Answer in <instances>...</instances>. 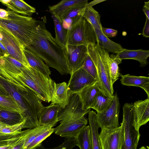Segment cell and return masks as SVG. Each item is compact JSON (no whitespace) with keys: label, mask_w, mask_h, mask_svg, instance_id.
Returning <instances> with one entry per match:
<instances>
[{"label":"cell","mask_w":149,"mask_h":149,"mask_svg":"<svg viewBox=\"0 0 149 149\" xmlns=\"http://www.w3.org/2000/svg\"><path fill=\"white\" fill-rule=\"evenodd\" d=\"M133 114L134 125L139 130L149 120V98L135 102L133 104Z\"/></svg>","instance_id":"9a60e30c"},{"label":"cell","mask_w":149,"mask_h":149,"mask_svg":"<svg viewBox=\"0 0 149 149\" xmlns=\"http://www.w3.org/2000/svg\"><path fill=\"white\" fill-rule=\"evenodd\" d=\"M26 120L11 126H6L0 129V132L4 134H11L21 131L23 129Z\"/></svg>","instance_id":"f35d334b"},{"label":"cell","mask_w":149,"mask_h":149,"mask_svg":"<svg viewBox=\"0 0 149 149\" xmlns=\"http://www.w3.org/2000/svg\"><path fill=\"white\" fill-rule=\"evenodd\" d=\"M20 79L27 88L32 91L41 100L51 101L54 88V82L50 77H47L31 67H24L19 73L9 74Z\"/></svg>","instance_id":"3957f363"},{"label":"cell","mask_w":149,"mask_h":149,"mask_svg":"<svg viewBox=\"0 0 149 149\" xmlns=\"http://www.w3.org/2000/svg\"><path fill=\"white\" fill-rule=\"evenodd\" d=\"M142 10L146 15V17L149 19V1L144 2V5Z\"/></svg>","instance_id":"7bdbcfd3"},{"label":"cell","mask_w":149,"mask_h":149,"mask_svg":"<svg viewBox=\"0 0 149 149\" xmlns=\"http://www.w3.org/2000/svg\"><path fill=\"white\" fill-rule=\"evenodd\" d=\"M76 145L80 149H93L91 136L89 125L80 130L74 138Z\"/></svg>","instance_id":"83f0119b"},{"label":"cell","mask_w":149,"mask_h":149,"mask_svg":"<svg viewBox=\"0 0 149 149\" xmlns=\"http://www.w3.org/2000/svg\"><path fill=\"white\" fill-rule=\"evenodd\" d=\"M100 91L96 81L86 86L76 93L79 97L83 109H91L96 95Z\"/></svg>","instance_id":"e0dca14e"},{"label":"cell","mask_w":149,"mask_h":149,"mask_svg":"<svg viewBox=\"0 0 149 149\" xmlns=\"http://www.w3.org/2000/svg\"><path fill=\"white\" fill-rule=\"evenodd\" d=\"M0 75L9 81L17 90L23 91L26 87L21 82L10 76L4 70L0 64Z\"/></svg>","instance_id":"8d00e7d4"},{"label":"cell","mask_w":149,"mask_h":149,"mask_svg":"<svg viewBox=\"0 0 149 149\" xmlns=\"http://www.w3.org/2000/svg\"><path fill=\"white\" fill-rule=\"evenodd\" d=\"M142 35L146 38L149 37V19L147 17L143 29Z\"/></svg>","instance_id":"b9f144b4"},{"label":"cell","mask_w":149,"mask_h":149,"mask_svg":"<svg viewBox=\"0 0 149 149\" xmlns=\"http://www.w3.org/2000/svg\"><path fill=\"white\" fill-rule=\"evenodd\" d=\"M96 36V43L100 47L103 49L107 52L118 53L124 48L121 45L116 43L106 36L102 31L96 28H93Z\"/></svg>","instance_id":"7402d4cb"},{"label":"cell","mask_w":149,"mask_h":149,"mask_svg":"<svg viewBox=\"0 0 149 149\" xmlns=\"http://www.w3.org/2000/svg\"><path fill=\"white\" fill-rule=\"evenodd\" d=\"M4 54L0 48V58L2 56H4Z\"/></svg>","instance_id":"681fc988"},{"label":"cell","mask_w":149,"mask_h":149,"mask_svg":"<svg viewBox=\"0 0 149 149\" xmlns=\"http://www.w3.org/2000/svg\"><path fill=\"white\" fill-rule=\"evenodd\" d=\"M61 109L57 104H51L48 106L44 107L39 117V125L53 127L59 121L58 116Z\"/></svg>","instance_id":"2e32d148"},{"label":"cell","mask_w":149,"mask_h":149,"mask_svg":"<svg viewBox=\"0 0 149 149\" xmlns=\"http://www.w3.org/2000/svg\"><path fill=\"white\" fill-rule=\"evenodd\" d=\"M24 131L11 134H4L0 132V146L3 145L8 139L22 133Z\"/></svg>","instance_id":"ab89813d"},{"label":"cell","mask_w":149,"mask_h":149,"mask_svg":"<svg viewBox=\"0 0 149 149\" xmlns=\"http://www.w3.org/2000/svg\"><path fill=\"white\" fill-rule=\"evenodd\" d=\"M117 59L121 60L132 59L138 61L141 67H144L148 63L147 58L149 56V50L142 49L137 50H129L124 49L122 51L113 54Z\"/></svg>","instance_id":"ac0fdd59"},{"label":"cell","mask_w":149,"mask_h":149,"mask_svg":"<svg viewBox=\"0 0 149 149\" xmlns=\"http://www.w3.org/2000/svg\"><path fill=\"white\" fill-rule=\"evenodd\" d=\"M120 81L123 86H134L142 88L149 98V77L145 76H136L129 74H120Z\"/></svg>","instance_id":"44dd1931"},{"label":"cell","mask_w":149,"mask_h":149,"mask_svg":"<svg viewBox=\"0 0 149 149\" xmlns=\"http://www.w3.org/2000/svg\"><path fill=\"white\" fill-rule=\"evenodd\" d=\"M88 113L93 149H102L98 133L99 127L96 120V113L94 111L90 110Z\"/></svg>","instance_id":"4316f807"},{"label":"cell","mask_w":149,"mask_h":149,"mask_svg":"<svg viewBox=\"0 0 149 149\" xmlns=\"http://www.w3.org/2000/svg\"><path fill=\"white\" fill-rule=\"evenodd\" d=\"M0 64L8 74H18L26 67L9 55L1 57Z\"/></svg>","instance_id":"d4e9b609"},{"label":"cell","mask_w":149,"mask_h":149,"mask_svg":"<svg viewBox=\"0 0 149 149\" xmlns=\"http://www.w3.org/2000/svg\"><path fill=\"white\" fill-rule=\"evenodd\" d=\"M53 127L48 126L39 125L32 128L30 135L24 142V149H26L27 147L39 134Z\"/></svg>","instance_id":"e575fe53"},{"label":"cell","mask_w":149,"mask_h":149,"mask_svg":"<svg viewBox=\"0 0 149 149\" xmlns=\"http://www.w3.org/2000/svg\"><path fill=\"white\" fill-rule=\"evenodd\" d=\"M81 68L97 80V74L96 67L88 54Z\"/></svg>","instance_id":"d590c367"},{"label":"cell","mask_w":149,"mask_h":149,"mask_svg":"<svg viewBox=\"0 0 149 149\" xmlns=\"http://www.w3.org/2000/svg\"><path fill=\"white\" fill-rule=\"evenodd\" d=\"M123 109L124 141L122 149H136L140 134L134 124L133 104H125Z\"/></svg>","instance_id":"8992f818"},{"label":"cell","mask_w":149,"mask_h":149,"mask_svg":"<svg viewBox=\"0 0 149 149\" xmlns=\"http://www.w3.org/2000/svg\"><path fill=\"white\" fill-rule=\"evenodd\" d=\"M24 52L26 59L31 67L49 77L51 72L49 67L43 61L29 50L25 49Z\"/></svg>","instance_id":"603a6c76"},{"label":"cell","mask_w":149,"mask_h":149,"mask_svg":"<svg viewBox=\"0 0 149 149\" xmlns=\"http://www.w3.org/2000/svg\"><path fill=\"white\" fill-rule=\"evenodd\" d=\"M139 149H149V148L148 146H147V148L144 146H142Z\"/></svg>","instance_id":"f907efd6"},{"label":"cell","mask_w":149,"mask_h":149,"mask_svg":"<svg viewBox=\"0 0 149 149\" xmlns=\"http://www.w3.org/2000/svg\"><path fill=\"white\" fill-rule=\"evenodd\" d=\"M114 95L112 103L108 109L103 112L96 113V120L101 129H113L120 126L118 120L120 102L117 94Z\"/></svg>","instance_id":"ba28073f"},{"label":"cell","mask_w":149,"mask_h":149,"mask_svg":"<svg viewBox=\"0 0 149 149\" xmlns=\"http://www.w3.org/2000/svg\"><path fill=\"white\" fill-rule=\"evenodd\" d=\"M74 138H65L64 141L59 146L53 148L45 147L42 144L36 149H73L76 146Z\"/></svg>","instance_id":"74e56055"},{"label":"cell","mask_w":149,"mask_h":149,"mask_svg":"<svg viewBox=\"0 0 149 149\" xmlns=\"http://www.w3.org/2000/svg\"><path fill=\"white\" fill-rule=\"evenodd\" d=\"M102 31L104 34L108 38L115 36L118 33L116 30L103 27L102 28Z\"/></svg>","instance_id":"60d3db41"},{"label":"cell","mask_w":149,"mask_h":149,"mask_svg":"<svg viewBox=\"0 0 149 149\" xmlns=\"http://www.w3.org/2000/svg\"><path fill=\"white\" fill-rule=\"evenodd\" d=\"M83 17L93 28H97L102 31V26L100 22V15L92 7L86 5Z\"/></svg>","instance_id":"d6a6232c"},{"label":"cell","mask_w":149,"mask_h":149,"mask_svg":"<svg viewBox=\"0 0 149 149\" xmlns=\"http://www.w3.org/2000/svg\"><path fill=\"white\" fill-rule=\"evenodd\" d=\"M46 17L38 20L30 45L26 49L36 55L49 67L56 69L61 75L70 74L63 49L56 43L54 38L47 29Z\"/></svg>","instance_id":"6da1fadb"},{"label":"cell","mask_w":149,"mask_h":149,"mask_svg":"<svg viewBox=\"0 0 149 149\" xmlns=\"http://www.w3.org/2000/svg\"><path fill=\"white\" fill-rule=\"evenodd\" d=\"M102 50L111 83L113 85L121 74L118 65L121 63L122 60L115 58L113 54L109 56V53L103 48Z\"/></svg>","instance_id":"cb8c5ba5"},{"label":"cell","mask_w":149,"mask_h":149,"mask_svg":"<svg viewBox=\"0 0 149 149\" xmlns=\"http://www.w3.org/2000/svg\"><path fill=\"white\" fill-rule=\"evenodd\" d=\"M0 40L5 47L8 54L27 68L31 67L25 56L24 46L7 29L0 26Z\"/></svg>","instance_id":"52a82bcc"},{"label":"cell","mask_w":149,"mask_h":149,"mask_svg":"<svg viewBox=\"0 0 149 149\" xmlns=\"http://www.w3.org/2000/svg\"><path fill=\"white\" fill-rule=\"evenodd\" d=\"M0 95H10L6 89L0 84Z\"/></svg>","instance_id":"ee69618b"},{"label":"cell","mask_w":149,"mask_h":149,"mask_svg":"<svg viewBox=\"0 0 149 149\" xmlns=\"http://www.w3.org/2000/svg\"><path fill=\"white\" fill-rule=\"evenodd\" d=\"M54 128L48 129L38 136L27 147L26 149H36L40 146L42 142L54 132Z\"/></svg>","instance_id":"836d02e7"},{"label":"cell","mask_w":149,"mask_h":149,"mask_svg":"<svg viewBox=\"0 0 149 149\" xmlns=\"http://www.w3.org/2000/svg\"><path fill=\"white\" fill-rule=\"evenodd\" d=\"M24 143H22L13 146L11 149H24Z\"/></svg>","instance_id":"7dc6e473"},{"label":"cell","mask_w":149,"mask_h":149,"mask_svg":"<svg viewBox=\"0 0 149 149\" xmlns=\"http://www.w3.org/2000/svg\"><path fill=\"white\" fill-rule=\"evenodd\" d=\"M96 39L93 28L83 17L67 29L68 45H95Z\"/></svg>","instance_id":"5b68a950"},{"label":"cell","mask_w":149,"mask_h":149,"mask_svg":"<svg viewBox=\"0 0 149 149\" xmlns=\"http://www.w3.org/2000/svg\"><path fill=\"white\" fill-rule=\"evenodd\" d=\"M86 0H62L57 4L49 6L50 13L60 18L62 14L72 6L85 1Z\"/></svg>","instance_id":"4dcf8cb0"},{"label":"cell","mask_w":149,"mask_h":149,"mask_svg":"<svg viewBox=\"0 0 149 149\" xmlns=\"http://www.w3.org/2000/svg\"><path fill=\"white\" fill-rule=\"evenodd\" d=\"M13 147L11 144L8 143L0 146V149H11Z\"/></svg>","instance_id":"bcb514c9"},{"label":"cell","mask_w":149,"mask_h":149,"mask_svg":"<svg viewBox=\"0 0 149 149\" xmlns=\"http://www.w3.org/2000/svg\"><path fill=\"white\" fill-rule=\"evenodd\" d=\"M69 96L68 84L66 82H63L56 84L54 82V88L51 104H57L62 109H64L68 104Z\"/></svg>","instance_id":"d6986e66"},{"label":"cell","mask_w":149,"mask_h":149,"mask_svg":"<svg viewBox=\"0 0 149 149\" xmlns=\"http://www.w3.org/2000/svg\"><path fill=\"white\" fill-rule=\"evenodd\" d=\"M87 123L88 120L84 116L78 119L62 120L59 125L54 128V132L65 138H74Z\"/></svg>","instance_id":"8fae6325"},{"label":"cell","mask_w":149,"mask_h":149,"mask_svg":"<svg viewBox=\"0 0 149 149\" xmlns=\"http://www.w3.org/2000/svg\"><path fill=\"white\" fill-rule=\"evenodd\" d=\"M105 0H95L89 3H88L87 5V6L92 7L99 3H101L102 2L105 1Z\"/></svg>","instance_id":"f6af8a7d"},{"label":"cell","mask_w":149,"mask_h":149,"mask_svg":"<svg viewBox=\"0 0 149 149\" xmlns=\"http://www.w3.org/2000/svg\"><path fill=\"white\" fill-rule=\"evenodd\" d=\"M88 1L75 4L66 10L61 16L63 27L68 29L83 17Z\"/></svg>","instance_id":"5bb4252c"},{"label":"cell","mask_w":149,"mask_h":149,"mask_svg":"<svg viewBox=\"0 0 149 149\" xmlns=\"http://www.w3.org/2000/svg\"><path fill=\"white\" fill-rule=\"evenodd\" d=\"M90 110L82 109L81 102L77 93L71 94L69 96L68 104L64 109H61L59 112L58 121L80 118L88 113Z\"/></svg>","instance_id":"7c38bea8"},{"label":"cell","mask_w":149,"mask_h":149,"mask_svg":"<svg viewBox=\"0 0 149 149\" xmlns=\"http://www.w3.org/2000/svg\"><path fill=\"white\" fill-rule=\"evenodd\" d=\"M70 74L68 84L69 95L77 93L84 87L97 81L82 68Z\"/></svg>","instance_id":"4fadbf2b"},{"label":"cell","mask_w":149,"mask_h":149,"mask_svg":"<svg viewBox=\"0 0 149 149\" xmlns=\"http://www.w3.org/2000/svg\"><path fill=\"white\" fill-rule=\"evenodd\" d=\"M88 54L96 67L98 86L100 91L105 96L114 97L113 85L109 74L102 48L97 44L87 46Z\"/></svg>","instance_id":"277c9868"},{"label":"cell","mask_w":149,"mask_h":149,"mask_svg":"<svg viewBox=\"0 0 149 149\" xmlns=\"http://www.w3.org/2000/svg\"><path fill=\"white\" fill-rule=\"evenodd\" d=\"M6 126H7L0 121V129Z\"/></svg>","instance_id":"c3c4849f"},{"label":"cell","mask_w":149,"mask_h":149,"mask_svg":"<svg viewBox=\"0 0 149 149\" xmlns=\"http://www.w3.org/2000/svg\"><path fill=\"white\" fill-rule=\"evenodd\" d=\"M51 14L55 27V41L58 45L63 49L67 45V29L64 28L62 22L59 18Z\"/></svg>","instance_id":"484cf974"},{"label":"cell","mask_w":149,"mask_h":149,"mask_svg":"<svg viewBox=\"0 0 149 149\" xmlns=\"http://www.w3.org/2000/svg\"><path fill=\"white\" fill-rule=\"evenodd\" d=\"M4 111L18 112L22 114L24 117L23 111L17 102L10 95H0V111Z\"/></svg>","instance_id":"f1b7e54d"},{"label":"cell","mask_w":149,"mask_h":149,"mask_svg":"<svg viewBox=\"0 0 149 149\" xmlns=\"http://www.w3.org/2000/svg\"><path fill=\"white\" fill-rule=\"evenodd\" d=\"M113 98L114 97H107L100 91L96 95L91 108L96 111L97 113L104 112L110 107Z\"/></svg>","instance_id":"f546056e"},{"label":"cell","mask_w":149,"mask_h":149,"mask_svg":"<svg viewBox=\"0 0 149 149\" xmlns=\"http://www.w3.org/2000/svg\"><path fill=\"white\" fill-rule=\"evenodd\" d=\"M118 127L102 128L99 134L102 149H122L124 141L122 123Z\"/></svg>","instance_id":"30bf717a"},{"label":"cell","mask_w":149,"mask_h":149,"mask_svg":"<svg viewBox=\"0 0 149 149\" xmlns=\"http://www.w3.org/2000/svg\"><path fill=\"white\" fill-rule=\"evenodd\" d=\"M63 49L71 74L82 67L88 54L87 46L67 44Z\"/></svg>","instance_id":"9c48e42d"},{"label":"cell","mask_w":149,"mask_h":149,"mask_svg":"<svg viewBox=\"0 0 149 149\" xmlns=\"http://www.w3.org/2000/svg\"><path fill=\"white\" fill-rule=\"evenodd\" d=\"M24 120L23 115L17 112L0 111V121L7 125L11 126L20 123Z\"/></svg>","instance_id":"1f68e13d"},{"label":"cell","mask_w":149,"mask_h":149,"mask_svg":"<svg viewBox=\"0 0 149 149\" xmlns=\"http://www.w3.org/2000/svg\"><path fill=\"white\" fill-rule=\"evenodd\" d=\"M0 2L8 10L23 15L30 16L36 12L34 8L22 0H0Z\"/></svg>","instance_id":"ffe728a7"},{"label":"cell","mask_w":149,"mask_h":149,"mask_svg":"<svg viewBox=\"0 0 149 149\" xmlns=\"http://www.w3.org/2000/svg\"><path fill=\"white\" fill-rule=\"evenodd\" d=\"M5 18H0V26L12 33L25 49L30 44L38 24V20L8 10Z\"/></svg>","instance_id":"7a4b0ae2"}]
</instances>
